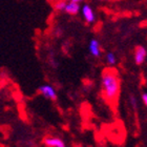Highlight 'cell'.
<instances>
[{
    "mask_svg": "<svg viewBox=\"0 0 147 147\" xmlns=\"http://www.w3.org/2000/svg\"><path fill=\"white\" fill-rule=\"evenodd\" d=\"M80 11V4L78 2H74V1H69L66 3L64 9V12L69 14V15H77Z\"/></svg>",
    "mask_w": 147,
    "mask_h": 147,
    "instance_id": "cell-7",
    "label": "cell"
},
{
    "mask_svg": "<svg viewBox=\"0 0 147 147\" xmlns=\"http://www.w3.org/2000/svg\"><path fill=\"white\" fill-rule=\"evenodd\" d=\"M142 102H143V104L146 106L147 105V94L146 92H143V94H142Z\"/></svg>",
    "mask_w": 147,
    "mask_h": 147,
    "instance_id": "cell-11",
    "label": "cell"
},
{
    "mask_svg": "<svg viewBox=\"0 0 147 147\" xmlns=\"http://www.w3.org/2000/svg\"><path fill=\"white\" fill-rule=\"evenodd\" d=\"M88 49L92 57H95V58H100L101 57V45H100V43H99V41L97 39H92L89 41Z\"/></svg>",
    "mask_w": 147,
    "mask_h": 147,
    "instance_id": "cell-6",
    "label": "cell"
},
{
    "mask_svg": "<svg viewBox=\"0 0 147 147\" xmlns=\"http://www.w3.org/2000/svg\"><path fill=\"white\" fill-rule=\"evenodd\" d=\"M101 92L104 100L110 105L116 104L121 92V80L113 68H106L101 76Z\"/></svg>",
    "mask_w": 147,
    "mask_h": 147,
    "instance_id": "cell-1",
    "label": "cell"
},
{
    "mask_svg": "<svg viewBox=\"0 0 147 147\" xmlns=\"http://www.w3.org/2000/svg\"><path fill=\"white\" fill-rule=\"evenodd\" d=\"M71 1H74V2H78V3H80L81 1H83V0H71Z\"/></svg>",
    "mask_w": 147,
    "mask_h": 147,
    "instance_id": "cell-12",
    "label": "cell"
},
{
    "mask_svg": "<svg viewBox=\"0 0 147 147\" xmlns=\"http://www.w3.org/2000/svg\"><path fill=\"white\" fill-rule=\"evenodd\" d=\"M66 1H64V0H61V1H58V2L55 4V7L57 11H64L65 9V5H66Z\"/></svg>",
    "mask_w": 147,
    "mask_h": 147,
    "instance_id": "cell-9",
    "label": "cell"
},
{
    "mask_svg": "<svg viewBox=\"0 0 147 147\" xmlns=\"http://www.w3.org/2000/svg\"><path fill=\"white\" fill-rule=\"evenodd\" d=\"M81 12H82L83 18H84V20H85L87 23H94V22H95L96 15H95V13H94V9H92V6L88 5V4H84V5L82 6Z\"/></svg>",
    "mask_w": 147,
    "mask_h": 147,
    "instance_id": "cell-5",
    "label": "cell"
},
{
    "mask_svg": "<svg viewBox=\"0 0 147 147\" xmlns=\"http://www.w3.org/2000/svg\"><path fill=\"white\" fill-rule=\"evenodd\" d=\"M38 92L42 96H44L45 98L52 100V101H56L58 99V95L54 86L49 85V84H43L38 87Z\"/></svg>",
    "mask_w": 147,
    "mask_h": 147,
    "instance_id": "cell-2",
    "label": "cell"
},
{
    "mask_svg": "<svg viewBox=\"0 0 147 147\" xmlns=\"http://www.w3.org/2000/svg\"><path fill=\"white\" fill-rule=\"evenodd\" d=\"M130 105H131V107L134 108V109H137L138 108V103H137V99L134 97V96H130Z\"/></svg>",
    "mask_w": 147,
    "mask_h": 147,
    "instance_id": "cell-10",
    "label": "cell"
},
{
    "mask_svg": "<svg viewBox=\"0 0 147 147\" xmlns=\"http://www.w3.org/2000/svg\"><path fill=\"white\" fill-rule=\"evenodd\" d=\"M43 143L47 147H66L63 140L57 137H53V136H47L43 139Z\"/></svg>",
    "mask_w": 147,
    "mask_h": 147,
    "instance_id": "cell-4",
    "label": "cell"
},
{
    "mask_svg": "<svg viewBox=\"0 0 147 147\" xmlns=\"http://www.w3.org/2000/svg\"><path fill=\"white\" fill-rule=\"evenodd\" d=\"M146 56H147V51L144 46L142 45L136 46L135 55H134L136 64L138 65V66H141V65L144 64V62L146 61Z\"/></svg>",
    "mask_w": 147,
    "mask_h": 147,
    "instance_id": "cell-3",
    "label": "cell"
},
{
    "mask_svg": "<svg viewBox=\"0 0 147 147\" xmlns=\"http://www.w3.org/2000/svg\"><path fill=\"white\" fill-rule=\"evenodd\" d=\"M105 59H106V62H107V64L110 65V66H113V65L117 64V57L116 55L113 54V53L109 52L106 54V57H105Z\"/></svg>",
    "mask_w": 147,
    "mask_h": 147,
    "instance_id": "cell-8",
    "label": "cell"
}]
</instances>
